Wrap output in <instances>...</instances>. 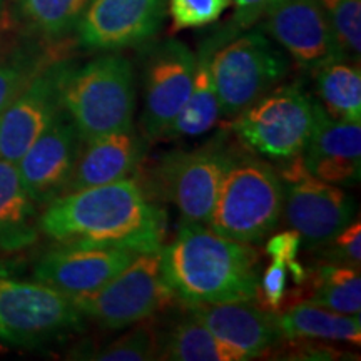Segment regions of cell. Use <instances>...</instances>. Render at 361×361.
I'll return each mask as SVG.
<instances>
[{
  "label": "cell",
  "instance_id": "obj_1",
  "mask_svg": "<svg viewBox=\"0 0 361 361\" xmlns=\"http://www.w3.org/2000/svg\"><path fill=\"white\" fill-rule=\"evenodd\" d=\"M39 229L61 245L80 243L151 252L162 247L166 221L164 213L130 178L61 194L39 216Z\"/></svg>",
  "mask_w": 361,
  "mask_h": 361
},
{
  "label": "cell",
  "instance_id": "obj_2",
  "mask_svg": "<svg viewBox=\"0 0 361 361\" xmlns=\"http://www.w3.org/2000/svg\"><path fill=\"white\" fill-rule=\"evenodd\" d=\"M161 266L168 290L188 306L256 298L258 251L207 224L180 226L173 241L161 247Z\"/></svg>",
  "mask_w": 361,
  "mask_h": 361
},
{
  "label": "cell",
  "instance_id": "obj_3",
  "mask_svg": "<svg viewBox=\"0 0 361 361\" xmlns=\"http://www.w3.org/2000/svg\"><path fill=\"white\" fill-rule=\"evenodd\" d=\"M283 201L278 171L264 157L234 149L207 226L226 238L259 245L278 228Z\"/></svg>",
  "mask_w": 361,
  "mask_h": 361
},
{
  "label": "cell",
  "instance_id": "obj_4",
  "mask_svg": "<svg viewBox=\"0 0 361 361\" xmlns=\"http://www.w3.org/2000/svg\"><path fill=\"white\" fill-rule=\"evenodd\" d=\"M62 107L82 142L134 128L135 79L129 59L107 52L74 67L64 84Z\"/></svg>",
  "mask_w": 361,
  "mask_h": 361
},
{
  "label": "cell",
  "instance_id": "obj_5",
  "mask_svg": "<svg viewBox=\"0 0 361 361\" xmlns=\"http://www.w3.org/2000/svg\"><path fill=\"white\" fill-rule=\"evenodd\" d=\"M219 116L234 119L286 79V52L266 32L247 30L216 49L213 62Z\"/></svg>",
  "mask_w": 361,
  "mask_h": 361
},
{
  "label": "cell",
  "instance_id": "obj_6",
  "mask_svg": "<svg viewBox=\"0 0 361 361\" xmlns=\"http://www.w3.org/2000/svg\"><path fill=\"white\" fill-rule=\"evenodd\" d=\"M313 106L301 82L276 85L231 119V128L247 151L269 161H290L308 141Z\"/></svg>",
  "mask_w": 361,
  "mask_h": 361
},
{
  "label": "cell",
  "instance_id": "obj_7",
  "mask_svg": "<svg viewBox=\"0 0 361 361\" xmlns=\"http://www.w3.org/2000/svg\"><path fill=\"white\" fill-rule=\"evenodd\" d=\"M176 300L162 279L161 250L135 258L99 290L72 300L80 313L106 329H123L152 318Z\"/></svg>",
  "mask_w": 361,
  "mask_h": 361
},
{
  "label": "cell",
  "instance_id": "obj_8",
  "mask_svg": "<svg viewBox=\"0 0 361 361\" xmlns=\"http://www.w3.org/2000/svg\"><path fill=\"white\" fill-rule=\"evenodd\" d=\"M234 147L224 134L191 149L174 151L157 164V196L178 207L184 223L207 224Z\"/></svg>",
  "mask_w": 361,
  "mask_h": 361
},
{
  "label": "cell",
  "instance_id": "obj_9",
  "mask_svg": "<svg viewBox=\"0 0 361 361\" xmlns=\"http://www.w3.org/2000/svg\"><path fill=\"white\" fill-rule=\"evenodd\" d=\"M284 162L278 173L284 192L283 214L301 236L305 250L319 251L353 221L356 202L345 189L314 178L301 154Z\"/></svg>",
  "mask_w": 361,
  "mask_h": 361
},
{
  "label": "cell",
  "instance_id": "obj_10",
  "mask_svg": "<svg viewBox=\"0 0 361 361\" xmlns=\"http://www.w3.org/2000/svg\"><path fill=\"white\" fill-rule=\"evenodd\" d=\"M84 314L66 295L40 281L0 278V340L34 345L82 326Z\"/></svg>",
  "mask_w": 361,
  "mask_h": 361
},
{
  "label": "cell",
  "instance_id": "obj_11",
  "mask_svg": "<svg viewBox=\"0 0 361 361\" xmlns=\"http://www.w3.org/2000/svg\"><path fill=\"white\" fill-rule=\"evenodd\" d=\"M196 54L186 44L168 39L147 57L142 82L141 134L146 141L162 135L186 106L192 87Z\"/></svg>",
  "mask_w": 361,
  "mask_h": 361
},
{
  "label": "cell",
  "instance_id": "obj_12",
  "mask_svg": "<svg viewBox=\"0 0 361 361\" xmlns=\"http://www.w3.org/2000/svg\"><path fill=\"white\" fill-rule=\"evenodd\" d=\"M261 19L266 34L300 69L314 74L345 59L318 0H269Z\"/></svg>",
  "mask_w": 361,
  "mask_h": 361
},
{
  "label": "cell",
  "instance_id": "obj_13",
  "mask_svg": "<svg viewBox=\"0 0 361 361\" xmlns=\"http://www.w3.org/2000/svg\"><path fill=\"white\" fill-rule=\"evenodd\" d=\"M74 67L71 61L47 64L8 104L0 114V159L16 164L64 109V84Z\"/></svg>",
  "mask_w": 361,
  "mask_h": 361
},
{
  "label": "cell",
  "instance_id": "obj_14",
  "mask_svg": "<svg viewBox=\"0 0 361 361\" xmlns=\"http://www.w3.org/2000/svg\"><path fill=\"white\" fill-rule=\"evenodd\" d=\"M168 0H89L78 24L89 51L116 52L147 42L164 20Z\"/></svg>",
  "mask_w": 361,
  "mask_h": 361
},
{
  "label": "cell",
  "instance_id": "obj_15",
  "mask_svg": "<svg viewBox=\"0 0 361 361\" xmlns=\"http://www.w3.org/2000/svg\"><path fill=\"white\" fill-rule=\"evenodd\" d=\"M80 149L78 128L62 109L16 162L22 184L37 204H49L66 192Z\"/></svg>",
  "mask_w": 361,
  "mask_h": 361
},
{
  "label": "cell",
  "instance_id": "obj_16",
  "mask_svg": "<svg viewBox=\"0 0 361 361\" xmlns=\"http://www.w3.org/2000/svg\"><path fill=\"white\" fill-rule=\"evenodd\" d=\"M137 251L121 246L62 245L45 252L34 269L35 281L61 291L69 300L99 290L135 258Z\"/></svg>",
  "mask_w": 361,
  "mask_h": 361
},
{
  "label": "cell",
  "instance_id": "obj_17",
  "mask_svg": "<svg viewBox=\"0 0 361 361\" xmlns=\"http://www.w3.org/2000/svg\"><path fill=\"white\" fill-rule=\"evenodd\" d=\"M314 178L335 186H351L361 176V124L333 119L314 101L313 126L301 152Z\"/></svg>",
  "mask_w": 361,
  "mask_h": 361
},
{
  "label": "cell",
  "instance_id": "obj_18",
  "mask_svg": "<svg viewBox=\"0 0 361 361\" xmlns=\"http://www.w3.org/2000/svg\"><path fill=\"white\" fill-rule=\"evenodd\" d=\"M189 308L239 361L259 358L283 340L276 313L261 308L255 300L197 305Z\"/></svg>",
  "mask_w": 361,
  "mask_h": 361
},
{
  "label": "cell",
  "instance_id": "obj_19",
  "mask_svg": "<svg viewBox=\"0 0 361 361\" xmlns=\"http://www.w3.org/2000/svg\"><path fill=\"white\" fill-rule=\"evenodd\" d=\"M146 139L134 128L82 142L66 192L130 179L141 166Z\"/></svg>",
  "mask_w": 361,
  "mask_h": 361
},
{
  "label": "cell",
  "instance_id": "obj_20",
  "mask_svg": "<svg viewBox=\"0 0 361 361\" xmlns=\"http://www.w3.org/2000/svg\"><path fill=\"white\" fill-rule=\"evenodd\" d=\"M236 34L238 30L229 24L216 30L201 44L200 51L196 54L192 87L186 106L173 121V124L162 135L161 141H164V139L197 137V135L206 134L207 130L213 129L214 124L218 123L219 104L211 62H213L216 49Z\"/></svg>",
  "mask_w": 361,
  "mask_h": 361
},
{
  "label": "cell",
  "instance_id": "obj_21",
  "mask_svg": "<svg viewBox=\"0 0 361 361\" xmlns=\"http://www.w3.org/2000/svg\"><path fill=\"white\" fill-rule=\"evenodd\" d=\"M283 340L361 343L360 314H343L323 306L296 301L276 313Z\"/></svg>",
  "mask_w": 361,
  "mask_h": 361
},
{
  "label": "cell",
  "instance_id": "obj_22",
  "mask_svg": "<svg viewBox=\"0 0 361 361\" xmlns=\"http://www.w3.org/2000/svg\"><path fill=\"white\" fill-rule=\"evenodd\" d=\"M39 231L37 202L22 184L17 166L0 159V250H24Z\"/></svg>",
  "mask_w": 361,
  "mask_h": 361
},
{
  "label": "cell",
  "instance_id": "obj_23",
  "mask_svg": "<svg viewBox=\"0 0 361 361\" xmlns=\"http://www.w3.org/2000/svg\"><path fill=\"white\" fill-rule=\"evenodd\" d=\"M301 288V300L323 306L336 313H361V276L360 268L338 263H322L306 269Z\"/></svg>",
  "mask_w": 361,
  "mask_h": 361
},
{
  "label": "cell",
  "instance_id": "obj_24",
  "mask_svg": "<svg viewBox=\"0 0 361 361\" xmlns=\"http://www.w3.org/2000/svg\"><path fill=\"white\" fill-rule=\"evenodd\" d=\"M157 360L169 361H239L204 323L189 311L159 336Z\"/></svg>",
  "mask_w": 361,
  "mask_h": 361
},
{
  "label": "cell",
  "instance_id": "obj_25",
  "mask_svg": "<svg viewBox=\"0 0 361 361\" xmlns=\"http://www.w3.org/2000/svg\"><path fill=\"white\" fill-rule=\"evenodd\" d=\"M316 74L319 104L333 119L360 123L361 121V71L360 62H329Z\"/></svg>",
  "mask_w": 361,
  "mask_h": 361
},
{
  "label": "cell",
  "instance_id": "obj_26",
  "mask_svg": "<svg viewBox=\"0 0 361 361\" xmlns=\"http://www.w3.org/2000/svg\"><path fill=\"white\" fill-rule=\"evenodd\" d=\"M89 0H16L25 24L45 39L66 37L78 24Z\"/></svg>",
  "mask_w": 361,
  "mask_h": 361
},
{
  "label": "cell",
  "instance_id": "obj_27",
  "mask_svg": "<svg viewBox=\"0 0 361 361\" xmlns=\"http://www.w3.org/2000/svg\"><path fill=\"white\" fill-rule=\"evenodd\" d=\"M346 61L360 62L361 0H318Z\"/></svg>",
  "mask_w": 361,
  "mask_h": 361
},
{
  "label": "cell",
  "instance_id": "obj_28",
  "mask_svg": "<svg viewBox=\"0 0 361 361\" xmlns=\"http://www.w3.org/2000/svg\"><path fill=\"white\" fill-rule=\"evenodd\" d=\"M45 66L40 54L24 49L0 61V114Z\"/></svg>",
  "mask_w": 361,
  "mask_h": 361
},
{
  "label": "cell",
  "instance_id": "obj_29",
  "mask_svg": "<svg viewBox=\"0 0 361 361\" xmlns=\"http://www.w3.org/2000/svg\"><path fill=\"white\" fill-rule=\"evenodd\" d=\"M157 351L159 335L151 324L141 322V326L129 329L126 335L89 358L97 361H147L157 360Z\"/></svg>",
  "mask_w": 361,
  "mask_h": 361
},
{
  "label": "cell",
  "instance_id": "obj_30",
  "mask_svg": "<svg viewBox=\"0 0 361 361\" xmlns=\"http://www.w3.org/2000/svg\"><path fill=\"white\" fill-rule=\"evenodd\" d=\"M229 7L231 0H168V12L174 32L214 24Z\"/></svg>",
  "mask_w": 361,
  "mask_h": 361
},
{
  "label": "cell",
  "instance_id": "obj_31",
  "mask_svg": "<svg viewBox=\"0 0 361 361\" xmlns=\"http://www.w3.org/2000/svg\"><path fill=\"white\" fill-rule=\"evenodd\" d=\"M288 281H290V271L288 266L279 261L271 259V264L259 273L258 290L255 300L259 301L261 308L271 313H278L283 310L288 300Z\"/></svg>",
  "mask_w": 361,
  "mask_h": 361
},
{
  "label": "cell",
  "instance_id": "obj_32",
  "mask_svg": "<svg viewBox=\"0 0 361 361\" xmlns=\"http://www.w3.org/2000/svg\"><path fill=\"white\" fill-rule=\"evenodd\" d=\"M323 258L329 263L348 264L360 268L361 264V223L351 221L326 246L322 247Z\"/></svg>",
  "mask_w": 361,
  "mask_h": 361
},
{
  "label": "cell",
  "instance_id": "obj_33",
  "mask_svg": "<svg viewBox=\"0 0 361 361\" xmlns=\"http://www.w3.org/2000/svg\"><path fill=\"white\" fill-rule=\"evenodd\" d=\"M301 247H303L301 236L295 229H286V231L273 234L266 243V252L269 258L284 264L295 261Z\"/></svg>",
  "mask_w": 361,
  "mask_h": 361
},
{
  "label": "cell",
  "instance_id": "obj_34",
  "mask_svg": "<svg viewBox=\"0 0 361 361\" xmlns=\"http://www.w3.org/2000/svg\"><path fill=\"white\" fill-rule=\"evenodd\" d=\"M268 2L269 0H231V6L234 7L231 25L238 32L250 29L261 19Z\"/></svg>",
  "mask_w": 361,
  "mask_h": 361
},
{
  "label": "cell",
  "instance_id": "obj_35",
  "mask_svg": "<svg viewBox=\"0 0 361 361\" xmlns=\"http://www.w3.org/2000/svg\"><path fill=\"white\" fill-rule=\"evenodd\" d=\"M7 16V8H6V0H0V24L6 20Z\"/></svg>",
  "mask_w": 361,
  "mask_h": 361
}]
</instances>
